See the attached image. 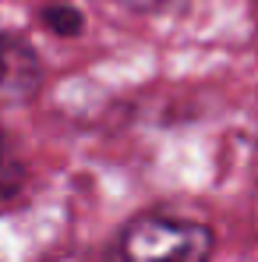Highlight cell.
Listing matches in <instances>:
<instances>
[{
	"label": "cell",
	"mask_w": 258,
	"mask_h": 262,
	"mask_svg": "<svg viewBox=\"0 0 258 262\" xmlns=\"http://www.w3.org/2000/svg\"><path fill=\"white\" fill-rule=\"evenodd\" d=\"M216 237L205 223L142 213L121 227L110 262H213Z\"/></svg>",
	"instance_id": "cell-1"
},
{
	"label": "cell",
	"mask_w": 258,
	"mask_h": 262,
	"mask_svg": "<svg viewBox=\"0 0 258 262\" xmlns=\"http://www.w3.org/2000/svg\"><path fill=\"white\" fill-rule=\"evenodd\" d=\"M43 85V60L36 46L18 32L0 29V110L25 106Z\"/></svg>",
	"instance_id": "cell-2"
},
{
	"label": "cell",
	"mask_w": 258,
	"mask_h": 262,
	"mask_svg": "<svg viewBox=\"0 0 258 262\" xmlns=\"http://www.w3.org/2000/svg\"><path fill=\"white\" fill-rule=\"evenodd\" d=\"M25 184H29V163H25L14 135L0 128V202L14 199Z\"/></svg>",
	"instance_id": "cell-3"
},
{
	"label": "cell",
	"mask_w": 258,
	"mask_h": 262,
	"mask_svg": "<svg viewBox=\"0 0 258 262\" xmlns=\"http://www.w3.org/2000/svg\"><path fill=\"white\" fill-rule=\"evenodd\" d=\"M39 18H43V25L53 36H64V39L82 36V29H85V14L78 7H71V4H50V7H43Z\"/></svg>",
	"instance_id": "cell-4"
},
{
	"label": "cell",
	"mask_w": 258,
	"mask_h": 262,
	"mask_svg": "<svg viewBox=\"0 0 258 262\" xmlns=\"http://www.w3.org/2000/svg\"><path fill=\"white\" fill-rule=\"evenodd\" d=\"M121 7L138 11V14H159V11H170L177 4H187V0H117Z\"/></svg>",
	"instance_id": "cell-5"
}]
</instances>
